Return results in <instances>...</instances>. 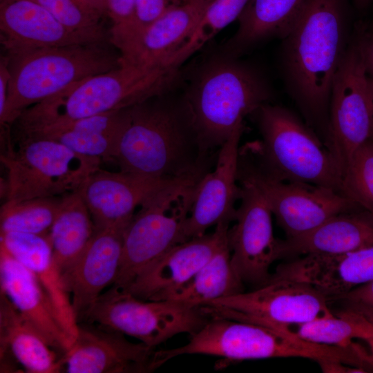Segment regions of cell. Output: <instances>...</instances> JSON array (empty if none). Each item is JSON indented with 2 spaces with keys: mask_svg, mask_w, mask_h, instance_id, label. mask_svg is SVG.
<instances>
[{
  "mask_svg": "<svg viewBox=\"0 0 373 373\" xmlns=\"http://www.w3.org/2000/svg\"><path fill=\"white\" fill-rule=\"evenodd\" d=\"M344 0H306L283 39V68L288 90L306 123L327 145L333 80L344 55Z\"/></svg>",
  "mask_w": 373,
  "mask_h": 373,
  "instance_id": "obj_1",
  "label": "cell"
},
{
  "mask_svg": "<svg viewBox=\"0 0 373 373\" xmlns=\"http://www.w3.org/2000/svg\"><path fill=\"white\" fill-rule=\"evenodd\" d=\"M156 97L126 108L112 160L120 171L155 178L204 175L217 153L202 152L182 99Z\"/></svg>",
  "mask_w": 373,
  "mask_h": 373,
  "instance_id": "obj_2",
  "label": "cell"
},
{
  "mask_svg": "<svg viewBox=\"0 0 373 373\" xmlns=\"http://www.w3.org/2000/svg\"><path fill=\"white\" fill-rule=\"evenodd\" d=\"M178 68L121 63L68 86L28 108L16 120L22 135L132 106L161 96L175 82Z\"/></svg>",
  "mask_w": 373,
  "mask_h": 373,
  "instance_id": "obj_3",
  "label": "cell"
},
{
  "mask_svg": "<svg viewBox=\"0 0 373 373\" xmlns=\"http://www.w3.org/2000/svg\"><path fill=\"white\" fill-rule=\"evenodd\" d=\"M271 98L269 86L256 70L229 58H220L199 70L182 99L202 151L209 155L243 124L247 115Z\"/></svg>",
  "mask_w": 373,
  "mask_h": 373,
  "instance_id": "obj_4",
  "label": "cell"
},
{
  "mask_svg": "<svg viewBox=\"0 0 373 373\" xmlns=\"http://www.w3.org/2000/svg\"><path fill=\"white\" fill-rule=\"evenodd\" d=\"M252 115L261 139L245 146L267 173L343 193V173L336 157L307 123L288 108L269 103Z\"/></svg>",
  "mask_w": 373,
  "mask_h": 373,
  "instance_id": "obj_5",
  "label": "cell"
},
{
  "mask_svg": "<svg viewBox=\"0 0 373 373\" xmlns=\"http://www.w3.org/2000/svg\"><path fill=\"white\" fill-rule=\"evenodd\" d=\"M106 42L5 53L10 83L1 126L15 122L26 109L68 86L118 67L120 55Z\"/></svg>",
  "mask_w": 373,
  "mask_h": 373,
  "instance_id": "obj_6",
  "label": "cell"
},
{
  "mask_svg": "<svg viewBox=\"0 0 373 373\" xmlns=\"http://www.w3.org/2000/svg\"><path fill=\"white\" fill-rule=\"evenodd\" d=\"M162 364L184 354H204L229 361L300 357L358 366L353 347L314 343L294 334L253 323L212 316L181 347L160 350Z\"/></svg>",
  "mask_w": 373,
  "mask_h": 373,
  "instance_id": "obj_7",
  "label": "cell"
},
{
  "mask_svg": "<svg viewBox=\"0 0 373 373\" xmlns=\"http://www.w3.org/2000/svg\"><path fill=\"white\" fill-rule=\"evenodd\" d=\"M6 201L59 198L79 191L102 160L79 155L53 140L22 137L1 154Z\"/></svg>",
  "mask_w": 373,
  "mask_h": 373,
  "instance_id": "obj_8",
  "label": "cell"
},
{
  "mask_svg": "<svg viewBox=\"0 0 373 373\" xmlns=\"http://www.w3.org/2000/svg\"><path fill=\"white\" fill-rule=\"evenodd\" d=\"M202 178L175 181L133 215L124 232L122 258L114 286L126 289L161 256L184 242V224Z\"/></svg>",
  "mask_w": 373,
  "mask_h": 373,
  "instance_id": "obj_9",
  "label": "cell"
},
{
  "mask_svg": "<svg viewBox=\"0 0 373 373\" xmlns=\"http://www.w3.org/2000/svg\"><path fill=\"white\" fill-rule=\"evenodd\" d=\"M81 318L157 347L177 334H194L210 316L202 306L171 300H142L113 285Z\"/></svg>",
  "mask_w": 373,
  "mask_h": 373,
  "instance_id": "obj_10",
  "label": "cell"
},
{
  "mask_svg": "<svg viewBox=\"0 0 373 373\" xmlns=\"http://www.w3.org/2000/svg\"><path fill=\"white\" fill-rule=\"evenodd\" d=\"M237 176L238 182L249 183L258 190L287 238L303 235L336 214L360 207L332 189L271 176L245 145L239 149Z\"/></svg>",
  "mask_w": 373,
  "mask_h": 373,
  "instance_id": "obj_11",
  "label": "cell"
},
{
  "mask_svg": "<svg viewBox=\"0 0 373 373\" xmlns=\"http://www.w3.org/2000/svg\"><path fill=\"white\" fill-rule=\"evenodd\" d=\"M202 307L210 317L253 323L280 330L334 315L323 294L305 283L284 278H271L254 291L218 298Z\"/></svg>",
  "mask_w": 373,
  "mask_h": 373,
  "instance_id": "obj_12",
  "label": "cell"
},
{
  "mask_svg": "<svg viewBox=\"0 0 373 373\" xmlns=\"http://www.w3.org/2000/svg\"><path fill=\"white\" fill-rule=\"evenodd\" d=\"M363 41L359 37L347 44L331 90L327 146L343 176L353 153L371 133L372 101Z\"/></svg>",
  "mask_w": 373,
  "mask_h": 373,
  "instance_id": "obj_13",
  "label": "cell"
},
{
  "mask_svg": "<svg viewBox=\"0 0 373 373\" xmlns=\"http://www.w3.org/2000/svg\"><path fill=\"white\" fill-rule=\"evenodd\" d=\"M238 183L240 205L227 234L231 260L244 283L258 287L269 281L271 265L282 257L281 240L274 237L273 214L262 196L252 184Z\"/></svg>",
  "mask_w": 373,
  "mask_h": 373,
  "instance_id": "obj_14",
  "label": "cell"
},
{
  "mask_svg": "<svg viewBox=\"0 0 373 373\" xmlns=\"http://www.w3.org/2000/svg\"><path fill=\"white\" fill-rule=\"evenodd\" d=\"M63 358L68 373H149L161 366L156 347L101 326L79 324Z\"/></svg>",
  "mask_w": 373,
  "mask_h": 373,
  "instance_id": "obj_15",
  "label": "cell"
},
{
  "mask_svg": "<svg viewBox=\"0 0 373 373\" xmlns=\"http://www.w3.org/2000/svg\"><path fill=\"white\" fill-rule=\"evenodd\" d=\"M96 229L74 261L61 274L77 320L117 277L125 230L130 221Z\"/></svg>",
  "mask_w": 373,
  "mask_h": 373,
  "instance_id": "obj_16",
  "label": "cell"
},
{
  "mask_svg": "<svg viewBox=\"0 0 373 373\" xmlns=\"http://www.w3.org/2000/svg\"><path fill=\"white\" fill-rule=\"evenodd\" d=\"M0 41L6 54L109 41L107 32L70 29L35 0H0Z\"/></svg>",
  "mask_w": 373,
  "mask_h": 373,
  "instance_id": "obj_17",
  "label": "cell"
},
{
  "mask_svg": "<svg viewBox=\"0 0 373 373\" xmlns=\"http://www.w3.org/2000/svg\"><path fill=\"white\" fill-rule=\"evenodd\" d=\"M242 131L243 124L219 147L214 169L200 181L190 215L184 224V241L205 234L213 225L235 220L237 211L235 204L240 200L241 193L237 173Z\"/></svg>",
  "mask_w": 373,
  "mask_h": 373,
  "instance_id": "obj_18",
  "label": "cell"
},
{
  "mask_svg": "<svg viewBox=\"0 0 373 373\" xmlns=\"http://www.w3.org/2000/svg\"><path fill=\"white\" fill-rule=\"evenodd\" d=\"M229 224L179 243L141 272L124 291L145 300H164L187 283L227 241Z\"/></svg>",
  "mask_w": 373,
  "mask_h": 373,
  "instance_id": "obj_19",
  "label": "cell"
},
{
  "mask_svg": "<svg viewBox=\"0 0 373 373\" xmlns=\"http://www.w3.org/2000/svg\"><path fill=\"white\" fill-rule=\"evenodd\" d=\"M178 180L181 179H160L99 169L88 177L79 192L96 229H99L131 220L136 208L140 209L161 190Z\"/></svg>",
  "mask_w": 373,
  "mask_h": 373,
  "instance_id": "obj_20",
  "label": "cell"
},
{
  "mask_svg": "<svg viewBox=\"0 0 373 373\" xmlns=\"http://www.w3.org/2000/svg\"><path fill=\"white\" fill-rule=\"evenodd\" d=\"M0 290L62 355L75 340L63 325L41 283L26 267L0 245Z\"/></svg>",
  "mask_w": 373,
  "mask_h": 373,
  "instance_id": "obj_21",
  "label": "cell"
},
{
  "mask_svg": "<svg viewBox=\"0 0 373 373\" xmlns=\"http://www.w3.org/2000/svg\"><path fill=\"white\" fill-rule=\"evenodd\" d=\"M63 357L0 291V372L57 373Z\"/></svg>",
  "mask_w": 373,
  "mask_h": 373,
  "instance_id": "obj_22",
  "label": "cell"
},
{
  "mask_svg": "<svg viewBox=\"0 0 373 373\" xmlns=\"http://www.w3.org/2000/svg\"><path fill=\"white\" fill-rule=\"evenodd\" d=\"M373 247V215L356 209L336 214L303 235L281 240L282 257L342 254Z\"/></svg>",
  "mask_w": 373,
  "mask_h": 373,
  "instance_id": "obj_23",
  "label": "cell"
},
{
  "mask_svg": "<svg viewBox=\"0 0 373 373\" xmlns=\"http://www.w3.org/2000/svg\"><path fill=\"white\" fill-rule=\"evenodd\" d=\"M0 245L37 277L63 325L75 338L78 320L52 256L47 236L10 232L1 234Z\"/></svg>",
  "mask_w": 373,
  "mask_h": 373,
  "instance_id": "obj_24",
  "label": "cell"
},
{
  "mask_svg": "<svg viewBox=\"0 0 373 373\" xmlns=\"http://www.w3.org/2000/svg\"><path fill=\"white\" fill-rule=\"evenodd\" d=\"M210 2L189 1L166 10L142 32L131 64L166 66L187 41Z\"/></svg>",
  "mask_w": 373,
  "mask_h": 373,
  "instance_id": "obj_25",
  "label": "cell"
},
{
  "mask_svg": "<svg viewBox=\"0 0 373 373\" xmlns=\"http://www.w3.org/2000/svg\"><path fill=\"white\" fill-rule=\"evenodd\" d=\"M125 109L92 115L22 137L53 140L79 155L112 160Z\"/></svg>",
  "mask_w": 373,
  "mask_h": 373,
  "instance_id": "obj_26",
  "label": "cell"
},
{
  "mask_svg": "<svg viewBox=\"0 0 373 373\" xmlns=\"http://www.w3.org/2000/svg\"><path fill=\"white\" fill-rule=\"evenodd\" d=\"M306 0H250L239 16L236 32L226 49L236 55L270 37L284 39L294 27Z\"/></svg>",
  "mask_w": 373,
  "mask_h": 373,
  "instance_id": "obj_27",
  "label": "cell"
},
{
  "mask_svg": "<svg viewBox=\"0 0 373 373\" xmlns=\"http://www.w3.org/2000/svg\"><path fill=\"white\" fill-rule=\"evenodd\" d=\"M95 231L90 213L79 192L62 196L47 235L60 274L79 255Z\"/></svg>",
  "mask_w": 373,
  "mask_h": 373,
  "instance_id": "obj_28",
  "label": "cell"
},
{
  "mask_svg": "<svg viewBox=\"0 0 373 373\" xmlns=\"http://www.w3.org/2000/svg\"><path fill=\"white\" fill-rule=\"evenodd\" d=\"M243 283L232 265L227 239L187 283L165 300L204 306L214 300L242 292Z\"/></svg>",
  "mask_w": 373,
  "mask_h": 373,
  "instance_id": "obj_29",
  "label": "cell"
},
{
  "mask_svg": "<svg viewBox=\"0 0 373 373\" xmlns=\"http://www.w3.org/2000/svg\"><path fill=\"white\" fill-rule=\"evenodd\" d=\"M283 331L314 343L350 347L354 338L363 340L373 334V323L346 308L338 315L291 325Z\"/></svg>",
  "mask_w": 373,
  "mask_h": 373,
  "instance_id": "obj_30",
  "label": "cell"
},
{
  "mask_svg": "<svg viewBox=\"0 0 373 373\" xmlns=\"http://www.w3.org/2000/svg\"><path fill=\"white\" fill-rule=\"evenodd\" d=\"M61 200V197L6 201L0 210L1 234L19 232L47 236Z\"/></svg>",
  "mask_w": 373,
  "mask_h": 373,
  "instance_id": "obj_31",
  "label": "cell"
},
{
  "mask_svg": "<svg viewBox=\"0 0 373 373\" xmlns=\"http://www.w3.org/2000/svg\"><path fill=\"white\" fill-rule=\"evenodd\" d=\"M250 0H212L185 44L167 61L178 68L222 29L238 19Z\"/></svg>",
  "mask_w": 373,
  "mask_h": 373,
  "instance_id": "obj_32",
  "label": "cell"
},
{
  "mask_svg": "<svg viewBox=\"0 0 373 373\" xmlns=\"http://www.w3.org/2000/svg\"><path fill=\"white\" fill-rule=\"evenodd\" d=\"M342 193L373 215V140L368 139L351 157L343 176Z\"/></svg>",
  "mask_w": 373,
  "mask_h": 373,
  "instance_id": "obj_33",
  "label": "cell"
},
{
  "mask_svg": "<svg viewBox=\"0 0 373 373\" xmlns=\"http://www.w3.org/2000/svg\"><path fill=\"white\" fill-rule=\"evenodd\" d=\"M106 7L111 21L109 41L119 50L121 62L130 64L139 41L135 0H106Z\"/></svg>",
  "mask_w": 373,
  "mask_h": 373,
  "instance_id": "obj_34",
  "label": "cell"
},
{
  "mask_svg": "<svg viewBox=\"0 0 373 373\" xmlns=\"http://www.w3.org/2000/svg\"><path fill=\"white\" fill-rule=\"evenodd\" d=\"M66 27L77 31L106 32L100 21L106 14L90 0H35Z\"/></svg>",
  "mask_w": 373,
  "mask_h": 373,
  "instance_id": "obj_35",
  "label": "cell"
},
{
  "mask_svg": "<svg viewBox=\"0 0 373 373\" xmlns=\"http://www.w3.org/2000/svg\"><path fill=\"white\" fill-rule=\"evenodd\" d=\"M180 3L181 0H135V20L139 41L144 30L151 23L169 8Z\"/></svg>",
  "mask_w": 373,
  "mask_h": 373,
  "instance_id": "obj_36",
  "label": "cell"
},
{
  "mask_svg": "<svg viewBox=\"0 0 373 373\" xmlns=\"http://www.w3.org/2000/svg\"><path fill=\"white\" fill-rule=\"evenodd\" d=\"M338 298L345 301L347 308L365 317H373V280L358 286Z\"/></svg>",
  "mask_w": 373,
  "mask_h": 373,
  "instance_id": "obj_37",
  "label": "cell"
},
{
  "mask_svg": "<svg viewBox=\"0 0 373 373\" xmlns=\"http://www.w3.org/2000/svg\"><path fill=\"white\" fill-rule=\"evenodd\" d=\"M10 83L8 59L4 54L0 59V115L5 110Z\"/></svg>",
  "mask_w": 373,
  "mask_h": 373,
  "instance_id": "obj_38",
  "label": "cell"
},
{
  "mask_svg": "<svg viewBox=\"0 0 373 373\" xmlns=\"http://www.w3.org/2000/svg\"><path fill=\"white\" fill-rule=\"evenodd\" d=\"M373 323V317H365ZM365 346L357 343L359 356L366 370H373V334L362 340Z\"/></svg>",
  "mask_w": 373,
  "mask_h": 373,
  "instance_id": "obj_39",
  "label": "cell"
},
{
  "mask_svg": "<svg viewBox=\"0 0 373 373\" xmlns=\"http://www.w3.org/2000/svg\"><path fill=\"white\" fill-rule=\"evenodd\" d=\"M323 372H365L358 367H351L345 363L338 361H325L318 363Z\"/></svg>",
  "mask_w": 373,
  "mask_h": 373,
  "instance_id": "obj_40",
  "label": "cell"
},
{
  "mask_svg": "<svg viewBox=\"0 0 373 373\" xmlns=\"http://www.w3.org/2000/svg\"><path fill=\"white\" fill-rule=\"evenodd\" d=\"M363 53L367 74L373 80V35L363 41Z\"/></svg>",
  "mask_w": 373,
  "mask_h": 373,
  "instance_id": "obj_41",
  "label": "cell"
},
{
  "mask_svg": "<svg viewBox=\"0 0 373 373\" xmlns=\"http://www.w3.org/2000/svg\"><path fill=\"white\" fill-rule=\"evenodd\" d=\"M370 93H371L372 101V118L371 133H370V137L369 139L373 140V80H372L371 79H370Z\"/></svg>",
  "mask_w": 373,
  "mask_h": 373,
  "instance_id": "obj_42",
  "label": "cell"
},
{
  "mask_svg": "<svg viewBox=\"0 0 373 373\" xmlns=\"http://www.w3.org/2000/svg\"><path fill=\"white\" fill-rule=\"evenodd\" d=\"M97 6H99L100 8H103L106 12V0H90Z\"/></svg>",
  "mask_w": 373,
  "mask_h": 373,
  "instance_id": "obj_43",
  "label": "cell"
},
{
  "mask_svg": "<svg viewBox=\"0 0 373 373\" xmlns=\"http://www.w3.org/2000/svg\"><path fill=\"white\" fill-rule=\"evenodd\" d=\"M370 0H355V1L360 6H364Z\"/></svg>",
  "mask_w": 373,
  "mask_h": 373,
  "instance_id": "obj_44",
  "label": "cell"
},
{
  "mask_svg": "<svg viewBox=\"0 0 373 373\" xmlns=\"http://www.w3.org/2000/svg\"><path fill=\"white\" fill-rule=\"evenodd\" d=\"M199 1V0H181L182 3L189 2V1ZM200 1H211L212 0H200Z\"/></svg>",
  "mask_w": 373,
  "mask_h": 373,
  "instance_id": "obj_45",
  "label": "cell"
}]
</instances>
